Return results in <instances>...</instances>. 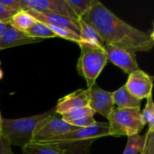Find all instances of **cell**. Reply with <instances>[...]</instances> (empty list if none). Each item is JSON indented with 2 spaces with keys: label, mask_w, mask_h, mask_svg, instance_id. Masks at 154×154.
Returning a JSON list of instances; mask_svg holds the SVG:
<instances>
[{
  "label": "cell",
  "mask_w": 154,
  "mask_h": 154,
  "mask_svg": "<svg viewBox=\"0 0 154 154\" xmlns=\"http://www.w3.org/2000/svg\"><path fill=\"white\" fill-rule=\"evenodd\" d=\"M81 19L95 29L105 45H116L135 53L153 48V33L130 25L98 0H94L92 7Z\"/></svg>",
  "instance_id": "obj_1"
},
{
  "label": "cell",
  "mask_w": 154,
  "mask_h": 154,
  "mask_svg": "<svg viewBox=\"0 0 154 154\" xmlns=\"http://www.w3.org/2000/svg\"><path fill=\"white\" fill-rule=\"evenodd\" d=\"M55 113L52 107L49 111L27 117L17 119L1 118L2 137L10 146H18L23 148L32 142V134L36 125L47 116Z\"/></svg>",
  "instance_id": "obj_2"
},
{
  "label": "cell",
  "mask_w": 154,
  "mask_h": 154,
  "mask_svg": "<svg viewBox=\"0 0 154 154\" xmlns=\"http://www.w3.org/2000/svg\"><path fill=\"white\" fill-rule=\"evenodd\" d=\"M109 136L122 137L140 134L144 125L142 121L141 110L114 107L108 118Z\"/></svg>",
  "instance_id": "obj_3"
},
{
  "label": "cell",
  "mask_w": 154,
  "mask_h": 154,
  "mask_svg": "<svg viewBox=\"0 0 154 154\" xmlns=\"http://www.w3.org/2000/svg\"><path fill=\"white\" fill-rule=\"evenodd\" d=\"M106 136H109L108 122H97L93 125L84 128H79L75 131L61 134L55 138L46 141H39V142L43 143L55 144L64 149L65 146L75 145L76 143H85V142L91 143L96 139L106 137Z\"/></svg>",
  "instance_id": "obj_4"
},
{
  "label": "cell",
  "mask_w": 154,
  "mask_h": 154,
  "mask_svg": "<svg viewBox=\"0 0 154 154\" xmlns=\"http://www.w3.org/2000/svg\"><path fill=\"white\" fill-rule=\"evenodd\" d=\"M81 53L78 60L79 74L85 79L88 88L96 83L97 79L107 63L105 49L80 48Z\"/></svg>",
  "instance_id": "obj_5"
},
{
  "label": "cell",
  "mask_w": 154,
  "mask_h": 154,
  "mask_svg": "<svg viewBox=\"0 0 154 154\" xmlns=\"http://www.w3.org/2000/svg\"><path fill=\"white\" fill-rule=\"evenodd\" d=\"M77 129H79V127L73 126L68 122L64 121L62 117L55 112L54 114L42 120L36 125L32 134V142L50 140Z\"/></svg>",
  "instance_id": "obj_6"
},
{
  "label": "cell",
  "mask_w": 154,
  "mask_h": 154,
  "mask_svg": "<svg viewBox=\"0 0 154 154\" xmlns=\"http://www.w3.org/2000/svg\"><path fill=\"white\" fill-rule=\"evenodd\" d=\"M23 9L42 13H50L69 18L79 23V18L73 13L66 0H21Z\"/></svg>",
  "instance_id": "obj_7"
},
{
  "label": "cell",
  "mask_w": 154,
  "mask_h": 154,
  "mask_svg": "<svg viewBox=\"0 0 154 154\" xmlns=\"http://www.w3.org/2000/svg\"><path fill=\"white\" fill-rule=\"evenodd\" d=\"M125 87L136 98L140 100L148 98L152 96L153 77L139 69L138 70L129 74Z\"/></svg>",
  "instance_id": "obj_8"
},
{
  "label": "cell",
  "mask_w": 154,
  "mask_h": 154,
  "mask_svg": "<svg viewBox=\"0 0 154 154\" xmlns=\"http://www.w3.org/2000/svg\"><path fill=\"white\" fill-rule=\"evenodd\" d=\"M105 51L107 60L123 69L125 73L131 74L140 69L135 52L116 45H105Z\"/></svg>",
  "instance_id": "obj_9"
},
{
  "label": "cell",
  "mask_w": 154,
  "mask_h": 154,
  "mask_svg": "<svg viewBox=\"0 0 154 154\" xmlns=\"http://www.w3.org/2000/svg\"><path fill=\"white\" fill-rule=\"evenodd\" d=\"M88 106L105 118H108L110 113L115 107L113 102V92L102 89L97 83L88 87Z\"/></svg>",
  "instance_id": "obj_10"
},
{
  "label": "cell",
  "mask_w": 154,
  "mask_h": 154,
  "mask_svg": "<svg viewBox=\"0 0 154 154\" xmlns=\"http://www.w3.org/2000/svg\"><path fill=\"white\" fill-rule=\"evenodd\" d=\"M89 97L88 89H78L59 99L55 108L56 114L60 116L76 108L88 106Z\"/></svg>",
  "instance_id": "obj_11"
},
{
  "label": "cell",
  "mask_w": 154,
  "mask_h": 154,
  "mask_svg": "<svg viewBox=\"0 0 154 154\" xmlns=\"http://www.w3.org/2000/svg\"><path fill=\"white\" fill-rule=\"evenodd\" d=\"M26 12L37 22L42 23L47 25L66 28V29L71 30L72 32H74L79 35V23H77L69 18H67L62 15L55 14L42 13V12H36L33 10H26Z\"/></svg>",
  "instance_id": "obj_12"
},
{
  "label": "cell",
  "mask_w": 154,
  "mask_h": 154,
  "mask_svg": "<svg viewBox=\"0 0 154 154\" xmlns=\"http://www.w3.org/2000/svg\"><path fill=\"white\" fill-rule=\"evenodd\" d=\"M40 42H42V40L32 38L28 36L24 32L18 31L8 23L5 30L0 37V51L15 46L29 43H36Z\"/></svg>",
  "instance_id": "obj_13"
},
{
  "label": "cell",
  "mask_w": 154,
  "mask_h": 154,
  "mask_svg": "<svg viewBox=\"0 0 154 154\" xmlns=\"http://www.w3.org/2000/svg\"><path fill=\"white\" fill-rule=\"evenodd\" d=\"M79 27L80 41L78 44L80 48L105 49V43L91 25L84 22L82 19H79Z\"/></svg>",
  "instance_id": "obj_14"
},
{
  "label": "cell",
  "mask_w": 154,
  "mask_h": 154,
  "mask_svg": "<svg viewBox=\"0 0 154 154\" xmlns=\"http://www.w3.org/2000/svg\"><path fill=\"white\" fill-rule=\"evenodd\" d=\"M114 105L118 108H130L141 110L142 100L134 97L125 87H121L117 90L113 92Z\"/></svg>",
  "instance_id": "obj_15"
},
{
  "label": "cell",
  "mask_w": 154,
  "mask_h": 154,
  "mask_svg": "<svg viewBox=\"0 0 154 154\" xmlns=\"http://www.w3.org/2000/svg\"><path fill=\"white\" fill-rule=\"evenodd\" d=\"M23 154H67L66 149L55 144L32 142L22 148Z\"/></svg>",
  "instance_id": "obj_16"
},
{
  "label": "cell",
  "mask_w": 154,
  "mask_h": 154,
  "mask_svg": "<svg viewBox=\"0 0 154 154\" xmlns=\"http://www.w3.org/2000/svg\"><path fill=\"white\" fill-rule=\"evenodd\" d=\"M35 20L24 10L15 13L9 21V24L18 31L25 32L33 23Z\"/></svg>",
  "instance_id": "obj_17"
},
{
  "label": "cell",
  "mask_w": 154,
  "mask_h": 154,
  "mask_svg": "<svg viewBox=\"0 0 154 154\" xmlns=\"http://www.w3.org/2000/svg\"><path fill=\"white\" fill-rule=\"evenodd\" d=\"M28 36L35 39H49V38H56V34L44 23L35 21V23L24 32Z\"/></svg>",
  "instance_id": "obj_18"
},
{
  "label": "cell",
  "mask_w": 154,
  "mask_h": 154,
  "mask_svg": "<svg viewBox=\"0 0 154 154\" xmlns=\"http://www.w3.org/2000/svg\"><path fill=\"white\" fill-rule=\"evenodd\" d=\"M73 13L79 19H81L92 7L94 0H66Z\"/></svg>",
  "instance_id": "obj_19"
},
{
  "label": "cell",
  "mask_w": 154,
  "mask_h": 154,
  "mask_svg": "<svg viewBox=\"0 0 154 154\" xmlns=\"http://www.w3.org/2000/svg\"><path fill=\"white\" fill-rule=\"evenodd\" d=\"M144 144V137L141 134H136L128 137L127 143L123 154L141 153Z\"/></svg>",
  "instance_id": "obj_20"
},
{
  "label": "cell",
  "mask_w": 154,
  "mask_h": 154,
  "mask_svg": "<svg viewBox=\"0 0 154 154\" xmlns=\"http://www.w3.org/2000/svg\"><path fill=\"white\" fill-rule=\"evenodd\" d=\"M142 121L143 125H148L149 129H154V104L152 101V96L147 98V103L145 105V108L143 112H141Z\"/></svg>",
  "instance_id": "obj_21"
},
{
  "label": "cell",
  "mask_w": 154,
  "mask_h": 154,
  "mask_svg": "<svg viewBox=\"0 0 154 154\" xmlns=\"http://www.w3.org/2000/svg\"><path fill=\"white\" fill-rule=\"evenodd\" d=\"M96 113L89 107V106H86V107H80V108H76V109H72L70 111H69L68 113L64 114L61 116L62 119L66 122H69L75 119H79L81 117H85V116H94Z\"/></svg>",
  "instance_id": "obj_22"
},
{
  "label": "cell",
  "mask_w": 154,
  "mask_h": 154,
  "mask_svg": "<svg viewBox=\"0 0 154 154\" xmlns=\"http://www.w3.org/2000/svg\"><path fill=\"white\" fill-rule=\"evenodd\" d=\"M47 25V24H46ZM55 34L57 37H60L69 41H72L75 42L77 43L79 42L80 41V37L78 33L72 32L71 30L66 29V28H62V27H57V26H52V25H47Z\"/></svg>",
  "instance_id": "obj_23"
},
{
  "label": "cell",
  "mask_w": 154,
  "mask_h": 154,
  "mask_svg": "<svg viewBox=\"0 0 154 154\" xmlns=\"http://www.w3.org/2000/svg\"><path fill=\"white\" fill-rule=\"evenodd\" d=\"M140 154H154V129H148L144 137L143 148Z\"/></svg>",
  "instance_id": "obj_24"
},
{
  "label": "cell",
  "mask_w": 154,
  "mask_h": 154,
  "mask_svg": "<svg viewBox=\"0 0 154 154\" xmlns=\"http://www.w3.org/2000/svg\"><path fill=\"white\" fill-rule=\"evenodd\" d=\"M68 123L70 124L73 126H76V127H79V128H84V127L93 125L94 124L97 123V121L94 119V116H85V117H81V118H79V119L69 121Z\"/></svg>",
  "instance_id": "obj_25"
},
{
  "label": "cell",
  "mask_w": 154,
  "mask_h": 154,
  "mask_svg": "<svg viewBox=\"0 0 154 154\" xmlns=\"http://www.w3.org/2000/svg\"><path fill=\"white\" fill-rule=\"evenodd\" d=\"M0 4L14 13L23 10L21 0H0Z\"/></svg>",
  "instance_id": "obj_26"
},
{
  "label": "cell",
  "mask_w": 154,
  "mask_h": 154,
  "mask_svg": "<svg viewBox=\"0 0 154 154\" xmlns=\"http://www.w3.org/2000/svg\"><path fill=\"white\" fill-rule=\"evenodd\" d=\"M15 13L8 10L7 8H5L4 5H2L0 4V22H5V23H9L10 19L12 18V16Z\"/></svg>",
  "instance_id": "obj_27"
},
{
  "label": "cell",
  "mask_w": 154,
  "mask_h": 154,
  "mask_svg": "<svg viewBox=\"0 0 154 154\" xmlns=\"http://www.w3.org/2000/svg\"><path fill=\"white\" fill-rule=\"evenodd\" d=\"M0 154H14L11 149V146L3 137L0 138Z\"/></svg>",
  "instance_id": "obj_28"
},
{
  "label": "cell",
  "mask_w": 154,
  "mask_h": 154,
  "mask_svg": "<svg viewBox=\"0 0 154 154\" xmlns=\"http://www.w3.org/2000/svg\"><path fill=\"white\" fill-rule=\"evenodd\" d=\"M8 23H9L0 22V37H1V35L3 34L4 31L5 30V28H6V26H7V24H8Z\"/></svg>",
  "instance_id": "obj_29"
},
{
  "label": "cell",
  "mask_w": 154,
  "mask_h": 154,
  "mask_svg": "<svg viewBox=\"0 0 154 154\" xmlns=\"http://www.w3.org/2000/svg\"><path fill=\"white\" fill-rule=\"evenodd\" d=\"M3 77H4V73H3V70L0 69V80L3 79Z\"/></svg>",
  "instance_id": "obj_30"
},
{
  "label": "cell",
  "mask_w": 154,
  "mask_h": 154,
  "mask_svg": "<svg viewBox=\"0 0 154 154\" xmlns=\"http://www.w3.org/2000/svg\"><path fill=\"white\" fill-rule=\"evenodd\" d=\"M2 137V129H1V119H0V138Z\"/></svg>",
  "instance_id": "obj_31"
},
{
  "label": "cell",
  "mask_w": 154,
  "mask_h": 154,
  "mask_svg": "<svg viewBox=\"0 0 154 154\" xmlns=\"http://www.w3.org/2000/svg\"><path fill=\"white\" fill-rule=\"evenodd\" d=\"M2 118V116H1V112H0V119Z\"/></svg>",
  "instance_id": "obj_32"
}]
</instances>
